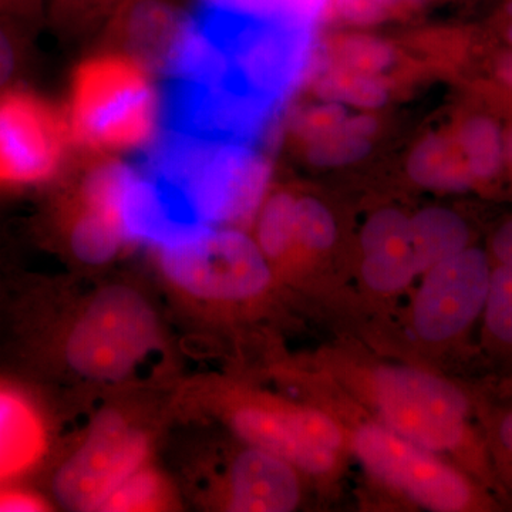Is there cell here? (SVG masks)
Segmentation results:
<instances>
[{"mask_svg":"<svg viewBox=\"0 0 512 512\" xmlns=\"http://www.w3.org/2000/svg\"><path fill=\"white\" fill-rule=\"evenodd\" d=\"M318 93L323 100L363 109H376L387 100L386 86L377 76L353 72L343 66L319 80Z\"/></svg>","mask_w":512,"mask_h":512,"instance_id":"obj_24","label":"cell"},{"mask_svg":"<svg viewBox=\"0 0 512 512\" xmlns=\"http://www.w3.org/2000/svg\"><path fill=\"white\" fill-rule=\"evenodd\" d=\"M150 463L153 446L146 429L124 414H101L57 464L53 495L69 510L103 512L111 495Z\"/></svg>","mask_w":512,"mask_h":512,"instance_id":"obj_7","label":"cell"},{"mask_svg":"<svg viewBox=\"0 0 512 512\" xmlns=\"http://www.w3.org/2000/svg\"><path fill=\"white\" fill-rule=\"evenodd\" d=\"M370 393L384 426L431 453H463L476 474L488 476L470 426V397L456 384L412 367L383 366L373 372Z\"/></svg>","mask_w":512,"mask_h":512,"instance_id":"obj_5","label":"cell"},{"mask_svg":"<svg viewBox=\"0 0 512 512\" xmlns=\"http://www.w3.org/2000/svg\"><path fill=\"white\" fill-rule=\"evenodd\" d=\"M57 227L67 252L82 264H110L130 247L120 225L79 194L57 212Z\"/></svg>","mask_w":512,"mask_h":512,"instance_id":"obj_15","label":"cell"},{"mask_svg":"<svg viewBox=\"0 0 512 512\" xmlns=\"http://www.w3.org/2000/svg\"><path fill=\"white\" fill-rule=\"evenodd\" d=\"M53 448L55 427L42 397L19 379L0 375V484L32 480Z\"/></svg>","mask_w":512,"mask_h":512,"instance_id":"obj_12","label":"cell"},{"mask_svg":"<svg viewBox=\"0 0 512 512\" xmlns=\"http://www.w3.org/2000/svg\"><path fill=\"white\" fill-rule=\"evenodd\" d=\"M295 205V197L278 192L259 208L255 241L271 266L284 261L295 248Z\"/></svg>","mask_w":512,"mask_h":512,"instance_id":"obj_20","label":"cell"},{"mask_svg":"<svg viewBox=\"0 0 512 512\" xmlns=\"http://www.w3.org/2000/svg\"><path fill=\"white\" fill-rule=\"evenodd\" d=\"M487 348L512 363V266L494 264L483 313Z\"/></svg>","mask_w":512,"mask_h":512,"instance_id":"obj_19","label":"cell"},{"mask_svg":"<svg viewBox=\"0 0 512 512\" xmlns=\"http://www.w3.org/2000/svg\"><path fill=\"white\" fill-rule=\"evenodd\" d=\"M467 222L446 208H427L410 218V244L419 274L470 247Z\"/></svg>","mask_w":512,"mask_h":512,"instance_id":"obj_17","label":"cell"},{"mask_svg":"<svg viewBox=\"0 0 512 512\" xmlns=\"http://www.w3.org/2000/svg\"><path fill=\"white\" fill-rule=\"evenodd\" d=\"M0 16L18 20L35 30L45 22V0H0Z\"/></svg>","mask_w":512,"mask_h":512,"instance_id":"obj_33","label":"cell"},{"mask_svg":"<svg viewBox=\"0 0 512 512\" xmlns=\"http://www.w3.org/2000/svg\"><path fill=\"white\" fill-rule=\"evenodd\" d=\"M376 123L367 116L348 119L329 136L309 143L308 157L316 165H342L365 156L372 143Z\"/></svg>","mask_w":512,"mask_h":512,"instance_id":"obj_23","label":"cell"},{"mask_svg":"<svg viewBox=\"0 0 512 512\" xmlns=\"http://www.w3.org/2000/svg\"><path fill=\"white\" fill-rule=\"evenodd\" d=\"M407 170L414 183L430 190L460 192L477 187L456 134L421 140L410 154Z\"/></svg>","mask_w":512,"mask_h":512,"instance_id":"obj_16","label":"cell"},{"mask_svg":"<svg viewBox=\"0 0 512 512\" xmlns=\"http://www.w3.org/2000/svg\"><path fill=\"white\" fill-rule=\"evenodd\" d=\"M333 3L343 18L357 25H372L386 16L375 0H333Z\"/></svg>","mask_w":512,"mask_h":512,"instance_id":"obj_34","label":"cell"},{"mask_svg":"<svg viewBox=\"0 0 512 512\" xmlns=\"http://www.w3.org/2000/svg\"><path fill=\"white\" fill-rule=\"evenodd\" d=\"M362 264V276L372 291L396 293L403 291L419 274L410 238L393 242L369 252Z\"/></svg>","mask_w":512,"mask_h":512,"instance_id":"obj_21","label":"cell"},{"mask_svg":"<svg viewBox=\"0 0 512 512\" xmlns=\"http://www.w3.org/2000/svg\"><path fill=\"white\" fill-rule=\"evenodd\" d=\"M340 59L346 69L376 76L392 64L393 50L376 37L355 36L343 42Z\"/></svg>","mask_w":512,"mask_h":512,"instance_id":"obj_29","label":"cell"},{"mask_svg":"<svg viewBox=\"0 0 512 512\" xmlns=\"http://www.w3.org/2000/svg\"><path fill=\"white\" fill-rule=\"evenodd\" d=\"M174 501L173 488L153 461L111 495L103 512L167 511Z\"/></svg>","mask_w":512,"mask_h":512,"instance_id":"obj_22","label":"cell"},{"mask_svg":"<svg viewBox=\"0 0 512 512\" xmlns=\"http://www.w3.org/2000/svg\"><path fill=\"white\" fill-rule=\"evenodd\" d=\"M505 143V163H508L512 167V127L508 128V131L504 133Z\"/></svg>","mask_w":512,"mask_h":512,"instance_id":"obj_40","label":"cell"},{"mask_svg":"<svg viewBox=\"0 0 512 512\" xmlns=\"http://www.w3.org/2000/svg\"><path fill=\"white\" fill-rule=\"evenodd\" d=\"M299 471L284 458L252 446L228 468L222 501L234 512H289L301 501Z\"/></svg>","mask_w":512,"mask_h":512,"instance_id":"obj_14","label":"cell"},{"mask_svg":"<svg viewBox=\"0 0 512 512\" xmlns=\"http://www.w3.org/2000/svg\"><path fill=\"white\" fill-rule=\"evenodd\" d=\"M154 251L168 285L195 302H248L274 278L255 238L234 227L200 229Z\"/></svg>","mask_w":512,"mask_h":512,"instance_id":"obj_6","label":"cell"},{"mask_svg":"<svg viewBox=\"0 0 512 512\" xmlns=\"http://www.w3.org/2000/svg\"><path fill=\"white\" fill-rule=\"evenodd\" d=\"M64 113L16 84L0 92V194L55 183L72 146Z\"/></svg>","mask_w":512,"mask_h":512,"instance_id":"obj_10","label":"cell"},{"mask_svg":"<svg viewBox=\"0 0 512 512\" xmlns=\"http://www.w3.org/2000/svg\"><path fill=\"white\" fill-rule=\"evenodd\" d=\"M375 2L384 10V12H386L387 15V13L392 12V10L409 6L410 3L416 2V0H375Z\"/></svg>","mask_w":512,"mask_h":512,"instance_id":"obj_39","label":"cell"},{"mask_svg":"<svg viewBox=\"0 0 512 512\" xmlns=\"http://www.w3.org/2000/svg\"><path fill=\"white\" fill-rule=\"evenodd\" d=\"M53 507V501L30 481L0 484V512H47Z\"/></svg>","mask_w":512,"mask_h":512,"instance_id":"obj_32","label":"cell"},{"mask_svg":"<svg viewBox=\"0 0 512 512\" xmlns=\"http://www.w3.org/2000/svg\"><path fill=\"white\" fill-rule=\"evenodd\" d=\"M348 119V113L343 104L326 100L325 104H318V106H311L303 110L296 117L293 128H295L296 134L302 140L308 141L309 144L329 136Z\"/></svg>","mask_w":512,"mask_h":512,"instance_id":"obj_31","label":"cell"},{"mask_svg":"<svg viewBox=\"0 0 512 512\" xmlns=\"http://www.w3.org/2000/svg\"><path fill=\"white\" fill-rule=\"evenodd\" d=\"M495 76L503 86L512 92V50L498 57L497 63H495Z\"/></svg>","mask_w":512,"mask_h":512,"instance_id":"obj_37","label":"cell"},{"mask_svg":"<svg viewBox=\"0 0 512 512\" xmlns=\"http://www.w3.org/2000/svg\"><path fill=\"white\" fill-rule=\"evenodd\" d=\"M352 448L372 476L431 511L493 510L494 501L460 470L380 424H363Z\"/></svg>","mask_w":512,"mask_h":512,"instance_id":"obj_9","label":"cell"},{"mask_svg":"<svg viewBox=\"0 0 512 512\" xmlns=\"http://www.w3.org/2000/svg\"><path fill=\"white\" fill-rule=\"evenodd\" d=\"M495 448L512 481V409L505 410L494 424Z\"/></svg>","mask_w":512,"mask_h":512,"instance_id":"obj_35","label":"cell"},{"mask_svg":"<svg viewBox=\"0 0 512 512\" xmlns=\"http://www.w3.org/2000/svg\"><path fill=\"white\" fill-rule=\"evenodd\" d=\"M410 238V218L397 210H382L369 218L362 231L363 254Z\"/></svg>","mask_w":512,"mask_h":512,"instance_id":"obj_30","label":"cell"},{"mask_svg":"<svg viewBox=\"0 0 512 512\" xmlns=\"http://www.w3.org/2000/svg\"><path fill=\"white\" fill-rule=\"evenodd\" d=\"M328 0H207V5L251 16L315 26Z\"/></svg>","mask_w":512,"mask_h":512,"instance_id":"obj_25","label":"cell"},{"mask_svg":"<svg viewBox=\"0 0 512 512\" xmlns=\"http://www.w3.org/2000/svg\"><path fill=\"white\" fill-rule=\"evenodd\" d=\"M157 312L143 293L111 285L90 296L59 328L50 349L67 370L92 382H121L161 346Z\"/></svg>","mask_w":512,"mask_h":512,"instance_id":"obj_3","label":"cell"},{"mask_svg":"<svg viewBox=\"0 0 512 512\" xmlns=\"http://www.w3.org/2000/svg\"><path fill=\"white\" fill-rule=\"evenodd\" d=\"M221 67L220 86L281 109L311 57L313 26L205 5L195 16Z\"/></svg>","mask_w":512,"mask_h":512,"instance_id":"obj_4","label":"cell"},{"mask_svg":"<svg viewBox=\"0 0 512 512\" xmlns=\"http://www.w3.org/2000/svg\"><path fill=\"white\" fill-rule=\"evenodd\" d=\"M32 32L25 23L0 16V92L20 83L28 63Z\"/></svg>","mask_w":512,"mask_h":512,"instance_id":"obj_28","label":"cell"},{"mask_svg":"<svg viewBox=\"0 0 512 512\" xmlns=\"http://www.w3.org/2000/svg\"><path fill=\"white\" fill-rule=\"evenodd\" d=\"M503 29L505 39L512 46V0L505 5L503 10Z\"/></svg>","mask_w":512,"mask_h":512,"instance_id":"obj_38","label":"cell"},{"mask_svg":"<svg viewBox=\"0 0 512 512\" xmlns=\"http://www.w3.org/2000/svg\"><path fill=\"white\" fill-rule=\"evenodd\" d=\"M222 416L247 446L284 458L302 473L323 476L338 466L345 434L318 409L265 394L242 393L228 397Z\"/></svg>","mask_w":512,"mask_h":512,"instance_id":"obj_8","label":"cell"},{"mask_svg":"<svg viewBox=\"0 0 512 512\" xmlns=\"http://www.w3.org/2000/svg\"><path fill=\"white\" fill-rule=\"evenodd\" d=\"M493 266L490 254L468 247L424 272L413 301L416 335L426 342H447L483 318Z\"/></svg>","mask_w":512,"mask_h":512,"instance_id":"obj_11","label":"cell"},{"mask_svg":"<svg viewBox=\"0 0 512 512\" xmlns=\"http://www.w3.org/2000/svg\"><path fill=\"white\" fill-rule=\"evenodd\" d=\"M121 0H45L46 19L62 32H76L106 22Z\"/></svg>","mask_w":512,"mask_h":512,"instance_id":"obj_27","label":"cell"},{"mask_svg":"<svg viewBox=\"0 0 512 512\" xmlns=\"http://www.w3.org/2000/svg\"><path fill=\"white\" fill-rule=\"evenodd\" d=\"M335 239L336 224L328 208L315 198H296L295 248L326 251Z\"/></svg>","mask_w":512,"mask_h":512,"instance_id":"obj_26","label":"cell"},{"mask_svg":"<svg viewBox=\"0 0 512 512\" xmlns=\"http://www.w3.org/2000/svg\"><path fill=\"white\" fill-rule=\"evenodd\" d=\"M191 18L168 0H121L106 22L111 46L167 74L180 53Z\"/></svg>","mask_w":512,"mask_h":512,"instance_id":"obj_13","label":"cell"},{"mask_svg":"<svg viewBox=\"0 0 512 512\" xmlns=\"http://www.w3.org/2000/svg\"><path fill=\"white\" fill-rule=\"evenodd\" d=\"M64 117L73 143L97 153L150 146L161 124L153 70L119 49L90 56L70 79Z\"/></svg>","mask_w":512,"mask_h":512,"instance_id":"obj_2","label":"cell"},{"mask_svg":"<svg viewBox=\"0 0 512 512\" xmlns=\"http://www.w3.org/2000/svg\"><path fill=\"white\" fill-rule=\"evenodd\" d=\"M477 185L493 181L505 164L504 131L491 117L473 116L456 133Z\"/></svg>","mask_w":512,"mask_h":512,"instance_id":"obj_18","label":"cell"},{"mask_svg":"<svg viewBox=\"0 0 512 512\" xmlns=\"http://www.w3.org/2000/svg\"><path fill=\"white\" fill-rule=\"evenodd\" d=\"M491 259L494 264L512 266V220L504 222L491 238Z\"/></svg>","mask_w":512,"mask_h":512,"instance_id":"obj_36","label":"cell"},{"mask_svg":"<svg viewBox=\"0 0 512 512\" xmlns=\"http://www.w3.org/2000/svg\"><path fill=\"white\" fill-rule=\"evenodd\" d=\"M175 192L201 227H232L264 204L269 165L247 144L164 130L140 161Z\"/></svg>","mask_w":512,"mask_h":512,"instance_id":"obj_1","label":"cell"}]
</instances>
